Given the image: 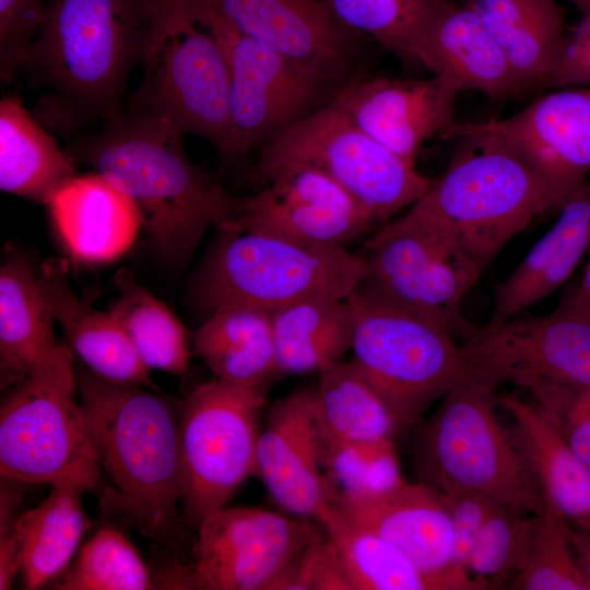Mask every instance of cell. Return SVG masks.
<instances>
[{
    "label": "cell",
    "mask_w": 590,
    "mask_h": 590,
    "mask_svg": "<svg viewBox=\"0 0 590 590\" xmlns=\"http://www.w3.org/2000/svg\"><path fill=\"white\" fill-rule=\"evenodd\" d=\"M184 132L170 120L123 107L66 150L91 166L134 204L156 251L186 258L210 226L228 231L236 201L187 155Z\"/></svg>",
    "instance_id": "1"
},
{
    "label": "cell",
    "mask_w": 590,
    "mask_h": 590,
    "mask_svg": "<svg viewBox=\"0 0 590 590\" xmlns=\"http://www.w3.org/2000/svg\"><path fill=\"white\" fill-rule=\"evenodd\" d=\"M145 32V0H49L22 70L44 92L35 117L72 139L117 115Z\"/></svg>",
    "instance_id": "2"
},
{
    "label": "cell",
    "mask_w": 590,
    "mask_h": 590,
    "mask_svg": "<svg viewBox=\"0 0 590 590\" xmlns=\"http://www.w3.org/2000/svg\"><path fill=\"white\" fill-rule=\"evenodd\" d=\"M101 468L143 534L167 541L180 506L179 409L160 390L76 374Z\"/></svg>",
    "instance_id": "3"
},
{
    "label": "cell",
    "mask_w": 590,
    "mask_h": 590,
    "mask_svg": "<svg viewBox=\"0 0 590 590\" xmlns=\"http://www.w3.org/2000/svg\"><path fill=\"white\" fill-rule=\"evenodd\" d=\"M449 166L408 208L441 231L481 273L519 233L547 212L545 185L500 141L463 137Z\"/></svg>",
    "instance_id": "4"
},
{
    "label": "cell",
    "mask_w": 590,
    "mask_h": 590,
    "mask_svg": "<svg viewBox=\"0 0 590 590\" xmlns=\"http://www.w3.org/2000/svg\"><path fill=\"white\" fill-rule=\"evenodd\" d=\"M143 79L128 107L162 116L234 160L225 50L201 0H145Z\"/></svg>",
    "instance_id": "5"
},
{
    "label": "cell",
    "mask_w": 590,
    "mask_h": 590,
    "mask_svg": "<svg viewBox=\"0 0 590 590\" xmlns=\"http://www.w3.org/2000/svg\"><path fill=\"white\" fill-rule=\"evenodd\" d=\"M496 386L470 374L422 426L416 464L440 492L481 494L519 512L539 515L544 499L511 430L495 413Z\"/></svg>",
    "instance_id": "6"
},
{
    "label": "cell",
    "mask_w": 590,
    "mask_h": 590,
    "mask_svg": "<svg viewBox=\"0 0 590 590\" xmlns=\"http://www.w3.org/2000/svg\"><path fill=\"white\" fill-rule=\"evenodd\" d=\"M346 300L353 317L351 362L386 402L402 434L467 376L462 345L435 319L362 282Z\"/></svg>",
    "instance_id": "7"
},
{
    "label": "cell",
    "mask_w": 590,
    "mask_h": 590,
    "mask_svg": "<svg viewBox=\"0 0 590 590\" xmlns=\"http://www.w3.org/2000/svg\"><path fill=\"white\" fill-rule=\"evenodd\" d=\"M73 352L50 357L9 389L0 408V474L23 484L71 482L94 489L101 465L80 401Z\"/></svg>",
    "instance_id": "8"
},
{
    "label": "cell",
    "mask_w": 590,
    "mask_h": 590,
    "mask_svg": "<svg viewBox=\"0 0 590 590\" xmlns=\"http://www.w3.org/2000/svg\"><path fill=\"white\" fill-rule=\"evenodd\" d=\"M223 234L201 281L211 309L243 304L273 312L308 297L346 299L365 275L363 257L345 247L312 246L248 229Z\"/></svg>",
    "instance_id": "9"
},
{
    "label": "cell",
    "mask_w": 590,
    "mask_h": 590,
    "mask_svg": "<svg viewBox=\"0 0 590 590\" xmlns=\"http://www.w3.org/2000/svg\"><path fill=\"white\" fill-rule=\"evenodd\" d=\"M315 167L345 189L375 223L412 205L432 179L355 126L330 102L269 140L256 174L266 182L291 166Z\"/></svg>",
    "instance_id": "10"
},
{
    "label": "cell",
    "mask_w": 590,
    "mask_h": 590,
    "mask_svg": "<svg viewBox=\"0 0 590 590\" xmlns=\"http://www.w3.org/2000/svg\"><path fill=\"white\" fill-rule=\"evenodd\" d=\"M266 391L214 378L178 405L180 508L189 526L197 529L256 475Z\"/></svg>",
    "instance_id": "11"
},
{
    "label": "cell",
    "mask_w": 590,
    "mask_h": 590,
    "mask_svg": "<svg viewBox=\"0 0 590 590\" xmlns=\"http://www.w3.org/2000/svg\"><path fill=\"white\" fill-rule=\"evenodd\" d=\"M365 250L364 285L435 319L462 341L474 331L462 306L482 274L441 231L404 212L384 223Z\"/></svg>",
    "instance_id": "12"
},
{
    "label": "cell",
    "mask_w": 590,
    "mask_h": 590,
    "mask_svg": "<svg viewBox=\"0 0 590 590\" xmlns=\"http://www.w3.org/2000/svg\"><path fill=\"white\" fill-rule=\"evenodd\" d=\"M314 520L258 507H223L197 528L188 565L167 571L173 589L271 590L291 562L324 535Z\"/></svg>",
    "instance_id": "13"
},
{
    "label": "cell",
    "mask_w": 590,
    "mask_h": 590,
    "mask_svg": "<svg viewBox=\"0 0 590 590\" xmlns=\"http://www.w3.org/2000/svg\"><path fill=\"white\" fill-rule=\"evenodd\" d=\"M201 3L228 62L234 158H239L317 109L331 79L238 32Z\"/></svg>",
    "instance_id": "14"
},
{
    "label": "cell",
    "mask_w": 590,
    "mask_h": 590,
    "mask_svg": "<svg viewBox=\"0 0 590 590\" xmlns=\"http://www.w3.org/2000/svg\"><path fill=\"white\" fill-rule=\"evenodd\" d=\"M461 345L468 374L496 387L590 388V315L575 309L476 326Z\"/></svg>",
    "instance_id": "15"
},
{
    "label": "cell",
    "mask_w": 590,
    "mask_h": 590,
    "mask_svg": "<svg viewBox=\"0 0 590 590\" xmlns=\"http://www.w3.org/2000/svg\"><path fill=\"white\" fill-rule=\"evenodd\" d=\"M470 135L517 153L545 185L547 212L558 210L590 174V86L556 88L506 118L457 122L447 138Z\"/></svg>",
    "instance_id": "16"
},
{
    "label": "cell",
    "mask_w": 590,
    "mask_h": 590,
    "mask_svg": "<svg viewBox=\"0 0 590 590\" xmlns=\"http://www.w3.org/2000/svg\"><path fill=\"white\" fill-rule=\"evenodd\" d=\"M266 185L236 201L228 231H257L312 246L344 247L375 224L345 189L315 167L284 168Z\"/></svg>",
    "instance_id": "17"
},
{
    "label": "cell",
    "mask_w": 590,
    "mask_h": 590,
    "mask_svg": "<svg viewBox=\"0 0 590 590\" xmlns=\"http://www.w3.org/2000/svg\"><path fill=\"white\" fill-rule=\"evenodd\" d=\"M460 91L434 75L422 80L367 78L341 87L330 103L355 126L410 165L435 135L447 138Z\"/></svg>",
    "instance_id": "18"
},
{
    "label": "cell",
    "mask_w": 590,
    "mask_h": 590,
    "mask_svg": "<svg viewBox=\"0 0 590 590\" xmlns=\"http://www.w3.org/2000/svg\"><path fill=\"white\" fill-rule=\"evenodd\" d=\"M316 389L279 400L260 430L256 476L290 515L315 522L333 500L320 462L315 420Z\"/></svg>",
    "instance_id": "19"
},
{
    "label": "cell",
    "mask_w": 590,
    "mask_h": 590,
    "mask_svg": "<svg viewBox=\"0 0 590 590\" xmlns=\"http://www.w3.org/2000/svg\"><path fill=\"white\" fill-rule=\"evenodd\" d=\"M333 502L397 547L441 590H482L451 566V521L441 493L434 486L404 483L378 495Z\"/></svg>",
    "instance_id": "20"
},
{
    "label": "cell",
    "mask_w": 590,
    "mask_h": 590,
    "mask_svg": "<svg viewBox=\"0 0 590 590\" xmlns=\"http://www.w3.org/2000/svg\"><path fill=\"white\" fill-rule=\"evenodd\" d=\"M411 51L414 64L460 92L473 90L493 99L523 92L500 47L464 3L445 0L434 8L415 31Z\"/></svg>",
    "instance_id": "21"
},
{
    "label": "cell",
    "mask_w": 590,
    "mask_h": 590,
    "mask_svg": "<svg viewBox=\"0 0 590 590\" xmlns=\"http://www.w3.org/2000/svg\"><path fill=\"white\" fill-rule=\"evenodd\" d=\"M238 32L333 80L347 64V28L327 0H203Z\"/></svg>",
    "instance_id": "22"
},
{
    "label": "cell",
    "mask_w": 590,
    "mask_h": 590,
    "mask_svg": "<svg viewBox=\"0 0 590 590\" xmlns=\"http://www.w3.org/2000/svg\"><path fill=\"white\" fill-rule=\"evenodd\" d=\"M45 204L68 252L80 262L119 258L141 228L132 201L96 172L73 176Z\"/></svg>",
    "instance_id": "23"
},
{
    "label": "cell",
    "mask_w": 590,
    "mask_h": 590,
    "mask_svg": "<svg viewBox=\"0 0 590 590\" xmlns=\"http://www.w3.org/2000/svg\"><path fill=\"white\" fill-rule=\"evenodd\" d=\"M553 226L532 246L494 293L486 323L520 315L551 295L574 273L590 250V180L558 209Z\"/></svg>",
    "instance_id": "24"
},
{
    "label": "cell",
    "mask_w": 590,
    "mask_h": 590,
    "mask_svg": "<svg viewBox=\"0 0 590 590\" xmlns=\"http://www.w3.org/2000/svg\"><path fill=\"white\" fill-rule=\"evenodd\" d=\"M38 281L55 321L93 374L114 384L158 390L150 368L113 316L95 309L73 292L62 261L45 262Z\"/></svg>",
    "instance_id": "25"
},
{
    "label": "cell",
    "mask_w": 590,
    "mask_h": 590,
    "mask_svg": "<svg viewBox=\"0 0 590 590\" xmlns=\"http://www.w3.org/2000/svg\"><path fill=\"white\" fill-rule=\"evenodd\" d=\"M498 403L514 418L511 433L544 503L574 527L590 528V465L566 444L534 402L506 394Z\"/></svg>",
    "instance_id": "26"
},
{
    "label": "cell",
    "mask_w": 590,
    "mask_h": 590,
    "mask_svg": "<svg viewBox=\"0 0 590 590\" xmlns=\"http://www.w3.org/2000/svg\"><path fill=\"white\" fill-rule=\"evenodd\" d=\"M192 354L217 380L267 389L271 378L280 373L272 312L243 304L213 308L194 333Z\"/></svg>",
    "instance_id": "27"
},
{
    "label": "cell",
    "mask_w": 590,
    "mask_h": 590,
    "mask_svg": "<svg viewBox=\"0 0 590 590\" xmlns=\"http://www.w3.org/2000/svg\"><path fill=\"white\" fill-rule=\"evenodd\" d=\"M483 21L522 90L546 86L565 43L556 0H465Z\"/></svg>",
    "instance_id": "28"
},
{
    "label": "cell",
    "mask_w": 590,
    "mask_h": 590,
    "mask_svg": "<svg viewBox=\"0 0 590 590\" xmlns=\"http://www.w3.org/2000/svg\"><path fill=\"white\" fill-rule=\"evenodd\" d=\"M38 275L13 256L0 270V385L8 390L40 367L59 345Z\"/></svg>",
    "instance_id": "29"
},
{
    "label": "cell",
    "mask_w": 590,
    "mask_h": 590,
    "mask_svg": "<svg viewBox=\"0 0 590 590\" xmlns=\"http://www.w3.org/2000/svg\"><path fill=\"white\" fill-rule=\"evenodd\" d=\"M75 162L31 115L20 97L0 102V188L46 203L75 176Z\"/></svg>",
    "instance_id": "30"
},
{
    "label": "cell",
    "mask_w": 590,
    "mask_h": 590,
    "mask_svg": "<svg viewBox=\"0 0 590 590\" xmlns=\"http://www.w3.org/2000/svg\"><path fill=\"white\" fill-rule=\"evenodd\" d=\"M87 488L71 482L51 485L48 497L16 518L23 588L34 590L66 571L92 522L82 504Z\"/></svg>",
    "instance_id": "31"
},
{
    "label": "cell",
    "mask_w": 590,
    "mask_h": 590,
    "mask_svg": "<svg viewBox=\"0 0 590 590\" xmlns=\"http://www.w3.org/2000/svg\"><path fill=\"white\" fill-rule=\"evenodd\" d=\"M272 332L280 373L320 374L351 350L352 311L346 299L308 297L273 311Z\"/></svg>",
    "instance_id": "32"
},
{
    "label": "cell",
    "mask_w": 590,
    "mask_h": 590,
    "mask_svg": "<svg viewBox=\"0 0 590 590\" xmlns=\"http://www.w3.org/2000/svg\"><path fill=\"white\" fill-rule=\"evenodd\" d=\"M315 420L320 457L343 444L400 434L390 409L352 362L320 373Z\"/></svg>",
    "instance_id": "33"
},
{
    "label": "cell",
    "mask_w": 590,
    "mask_h": 590,
    "mask_svg": "<svg viewBox=\"0 0 590 590\" xmlns=\"http://www.w3.org/2000/svg\"><path fill=\"white\" fill-rule=\"evenodd\" d=\"M316 522L337 550L353 590H441L397 547L334 502Z\"/></svg>",
    "instance_id": "34"
},
{
    "label": "cell",
    "mask_w": 590,
    "mask_h": 590,
    "mask_svg": "<svg viewBox=\"0 0 590 590\" xmlns=\"http://www.w3.org/2000/svg\"><path fill=\"white\" fill-rule=\"evenodd\" d=\"M109 314L129 338L150 369L184 374L192 349L187 329L175 314L149 291L125 280Z\"/></svg>",
    "instance_id": "35"
},
{
    "label": "cell",
    "mask_w": 590,
    "mask_h": 590,
    "mask_svg": "<svg viewBox=\"0 0 590 590\" xmlns=\"http://www.w3.org/2000/svg\"><path fill=\"white\" fill-rule=\"evenodd\" d=\"M539 515L519 512L502 505L491 512L468 560L469 575L483 589L509 586L524 569L535 539Z\"/></svg>",
    "instance_id": "36"
},
{
    "label": "cell",
    "mask_w": 590,
    "mask_h": 590,
    "mask_svg": "<svg viewBox=\"0 0 590 590\" xmlns=\"http://www.w3.org/2000/svg\"><path fill=\"white\" fill-rule=\"evenodd\" d=\"M155 587L138 548L119 530L103 528L80 548L58 590H146Z\"/></svg>",
    "instance_id": "37"
},
{
    "label": "cell",
    "mask_w": 590,
    "mask_h": 590,
    "mask_svg": "<svg viewBox=\"0 0 590 590\" xmlns=\"http://www.w3.org/2000/svg\"><path fill=\"white\" fill-rule=\"evenodd\" d=\"M393 440L352 441L321 456L333 500L365 498L404 484Z\"/></svg>",
    "instance_id": "38"
},
{
    "label": "cell",
    "mask_w": 590,
    "mask_h": 590,
    "mask_svg": "<svg viewBox=\"0 0 590 590\" xmlns=\"http://www.w3.org/2000/svg\"><path fill=\"white\" fill-rule=\"evenodd\" d=\"M571 523L544 503L524 569L507 587L515 590H590L573 545Z\"/></svg>",
    "instance_id": "39"
},
{
    "label": "cell",
    "mask_w": 590,
    "mask_h": 590,
    "mask_svg": "<svg viewBox=\"0 0 590 590\" xmlns=\"http://www.w3.org/2000/svg\"><path fill=\"white\" fill-rule=\"evenodd\" d=\"M444 1L327 0L344 27L370 35L404 62L411 60V42L416 28Z\"/></svg>",
    "instance_id": "40"
},
{
    "label": "cell",
    "mask_w": 590,
    "mask_h": 590,
    "mask_svg": "<svg viewBox=\"0 0 590 590\" xmlns=\"http://www.w3.org/2000/svg\"><path fill=\"white\" fill-rule=\"evenodd\" d=\"M529 391L566 444L590 465V388L539 385Z\"/></svg>",
    "instance_id": "41"
},
{
    "label": "cell",
    "mask_w": 590,
    "mask_h": 590,
    "mask_svg": "<svg viewBox=\"0 0 590 590\" xmlns=\"http://www.w3.org/2000/svg\"><path fill=\"white\" fill-rule=\"evenodd\" d=\"M44 0H0V78L23 70L46 16Z\"/></svg>",
    "instance_id": "42"
},
{
    "label": "cell",
    "mask_w": 590,
    "mask_h": 590,
    "mask_svg": "<svg viewBox=\"0 0 590 590\" xmlns=\"http://www.w3.org/2000/svg\"><path fill=\"white\" fill-rule=\"evenodd\" d=\"M271 590H353L337 550L326 533L307 545Z\"/></svg>",
    "instance_id": "43"
},
{
    "label": "cell",
    "mask_w": 590,
    "mask_h": 590,
    "mask_svg": "<svg viewBox=\"0 0 590 590\" xmlns=\"http://www.w3.org/2000/svg\"><path fill=\"white\" fill-rule=\"evenodd\" d=\"M440 493L452 527L451 566L458 574L474 580L468 573L470 553L486 519L499 504L471 492L448 491Z\"/></svg>",
    "instance_id": "44"
},
{
    "label": "cell",
    "mask_w": 590,
    "mask_h": 590,
    "mask_svg": "<svg viewBox=\"0 0 590 590\" xmlns=\"http://www.w3.org/2000/svg\"><path fill=\"white\" fill-rule=\"evenodd\" d=\"M590 86V16L565 43L545 87Z\"/></svg>",
    "instance_id": "45"
},
{
    "label": "cell",
    "mask_w": 590,
    "mask_h": 590,
    "mask_svg": "<svg viewBox=\"0 0 590 590\" xmlns=\"http://www.w3.org/2000/svg\"><path fill=\"white\" fill-rule=\"evenodd\" d=\"M559 306L590 315V250L589 261L578 283L560 299Z\"/></svg>",
    "instance_id": "46"
},
{
    "label": "cell",
    "mask_w": 590,
    "mask_h": 590,
    "mask_svg": "<svg viewBox=\"0 0 590 590\" xmlns=\"http://www.w3.org/2000/svg\"><path fill=\"white\" fill-rule=\"evenodd\" d=\"M571 539L579 565L590 585V528L573 527Z\"/></svg>",
    "instance_id": "47"
},
{
    "label": "cell",
    "mask_w": 590,
    "mask_h": 590,
    "mask_svg": "<svg viewBox=\"0 0 590 590\" xmlns=\"http://www.w3.org/2000/svg\"><path fill=\"white\" fill-rule=\"evenodd\" d=\"M583 14V16H590V0H580L577 7Z\"/></svg>",
    "instance_id": "48"
},
{
    "label": "cell",
    "mask_w": 590,
    "mask_h": 590,
    "mask_svg": "<svg viewBox=\"0 0 590 590\" xmlns=\"http://www.w3.org/2000/svg\"><path fill=\"white\" fill-rule=\"evenodd\" d=\"M569 1H571L576 7H578V4L580 2V0H569Z\"/></svg>",
    "instance_id": "49"
}]
</instances>
